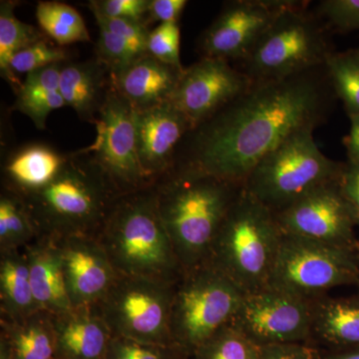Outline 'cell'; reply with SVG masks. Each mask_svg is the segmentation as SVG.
<instances>
[{"label":"cell","instance_id":"8","mask_svg":"<svg viewBox=\"0 0 359 359\" xmlns=\"http://www.w3.org/2000/svg\"><path fill=\"white\" fill-rule=\"evenodd\" d=\"M230 278L205 263L183 273L175 285L172 341L190 358L212 335L231 325L244 297Z\"/></svg>","mask_w":359,"mask_h":359},{"label":"cell","instance_id":"31","mask_svg":"<svg viewBox=\"0 0 359 359\" xmlns=\"http://www.w3.org/2000/svg\"><path fill=\"white\" fill-rule=\"evenodd\" d=\"M259 346L231 325H226L189 359H259Z\"/></svg>","mask_w":359,"mask_h":359},{"label":"cell","instance_id":"38","mask_svg":"<svg viewBox=\"0 0 359 359\" xmlns=\"http://www.w3.org/2000/svg\"><path fill=\"white\" fill-rule=\"evenodd\" d=\"M149 4L150 0H92L88 2V6L108 18L138 21L147 26Z\"/></svg>","mask_w":359,"mask_h":359},{"label":"cell","instance_id":"19","mask_svg":"<svg viewBox=\"0 0 359 359\" xmlns=\"http://www.w3.org/2000/svg\"><path fill=\"white\" fill-rule=\"evenodd\" d=\"M56 359H105L113 334L94 308L52 316Z\"/></svg>","mask_w":359,"mask_h":359},{"label":"cell","instance_id":"28","mask_svg":"<svg viewBox=\"0 0 359 359\" xmlns=\"http://www.w3.org/2000/svg\"><path fill=\"white\" fill-rule=\"evenodd\" d=\"M35 15L45 34L59 46L90 41V34L83 18L76 9L68 4L58 1H39Z\"/></svg>","mask_w":359,"mask_h":359},{"label":"cell","instance_id":"34","mask_svg":"<svg viewBox=\"0 0 359 359\" xmlns=\"http://www.w3.org/2000/svg\"><path fill=\"white\" fill-rule=\"evenodd\" d=\"M181 29L178 22L161 23L149 33L147 53L173 67L184 69L181 62Z\"/></svg>","mask_w":359,"mask_h":359},{"label":"cell","instance_id":"1","mask_svg":"<svg viewBox=\"0 0 359 359\" xmlns=\"http://www.w3.org/2000/svg\"><path fill=\"white\" fill-rule=\"evenodd\" d=\"M335 100L325 65L285 79L254 82L186 135L172 169L244 186L255 167L292 134L327 121Z\"/></svg>","mask_w":359,"mask_h":359},{"label":"cell","instance_id":"13","mask_svg":"<svg viewBox=\"0 0 359 359\" xmlns=\"http://www.w3.org/2000/svg\"><path fill=\"white\" fill-rule=\"evenodd\" d=\"M275 215L283 235L359 250L358 224L339 180L313 189Z\"/></svg>","mask_w":359,"mask_h":359},{"label":"cell","instance_id":"17","mask_svg":"<svg viewBox=\"0 0 359 359\" xmlns=\"http://www.w3.org/2000/svg\"><path fill=\"white\" fill-rule=\"evenodd\" d=\"M136 146L142 170L152 185L173 167L177 151L192 125L168 101L135 113Z\"/></svg>","mask_w":359,"mask_h":359},{"label":"cell","instance_id":"43","mask_svg":"<svg viewBox=\"0 0 359 359\" xmlns=\"http://www.w3.org/2000/svg\"><path fill=\"white\" fill-rule=\"evenodd\" d=\"M323 359H359V348L334 351L323 355Z\"/></svg>","mask_w":359,"mask_h":359},{"label":"cell","instance_id":"20","mask_svg":"<svg viewBox=\"0 0 359 359\" xmlns=\"http://www.w3.org/2000/svg\"><path fill=\"white\" fill-rule=\"evenodd\" d=\"M113 86L109 68L99 59L67 60L60 71V91L66 103L83 121L95 124Z\"/></svg>","mask_w":359,"mask_h":359},{"label":"cell","instance_id":"45","mask_svg":"<svg viewBox=\"0 0 359 359\" xmlns=\"http://www.w3.org/2000/svg\"><path fill=\"white\" fill-rule=\"evenodd\" d=\"M358 292H359V287H358Z\"/></svg>","mask_w":359,"mask_h":359},{"label":"cell","instance_id":"42","mask_svg":"<svg viewBox=\"0 0 359 359\" xmlns=\"http://www.w3.org/2000/svg\"><path fill=\"white\" fill-rule=\"evenodd\" d=\"M349 120L351 129L344 140L346 149L347 162L359 164V116L349 117Z\"/></svg>","mask_w":359,"mask_h":359},{"label":"cell","instance_id":"6","mask_svg":"<svg viewBox=\"0 0 359 359\" xmlns=\"http://www.w3.org/2000/svg\"><path fill=\"white\" fill-rule=\"evenodd\" d=\"M308 6L309 2L290 0L241 62L240 69L252 83L285 79L325 65L334 51L328 27Z\"/></svg>","mask_w":359,"mask_h":359},{"label":"cell","instance_id":"4","mask_svg":"<svg viewBox=\"0 0 359 359\" xmlns=\"http://www.w3.org/2000/svg\"><path fill=\"white\" fill-rule=\"evenodd\" d=\"M95 238L118 275L167 283L183 276L154 185L120 195Z\"/></svg>","mask_w":359,"mask_h":359},{"label":"cell","instance_id":"37","mask_svg":"<svg viewBox=\"0 0 359 359\" xmlns=\"http://www.w3.org/2000/svg\"><path fill=\"white\" fill-rule=\"evenodd\" d=\"M95 18L97 25L105 26L111 32L128 41L139 53L147 54V41L150 29L145 23L124 18H108L97 9L88 6Z\"/></svg>","mask_w":359,"mask_h":359},{"label":"cell","instance_id":"29","mask_svg":"<svg viewBox=\"0 0 359 359\" xmlns=\"http://www.w3.org/2000/svg\"><path fill=\"white\" fill-rule=\"evenodd\" d=\"M325 66L335 96L344 103L348 117L359 116V47L332 52Z\"/></svg>","mask_w":359,"mask_h":359},{"label":"cell","instance_id":"10","mask_svg":"<svg viewBox=\"0 0 359 359\" xmlns=\"http://www.w3.org/2000/svg\"><path fill=\"white\" fill-rule=\"evenodd\" d=\"M175 285L118 275L107 294L93 308L115 337L174 346L170 320Z\"/></svg>","mask_w":359,"mask_h":359},{"label":"cell","instance_id":"22","mask_svg":"<svg viewBox=\"0 0 359 359\" xmlns=\"http://www.w3.org/2000/svg\"><path fill=\"white\" fill-rule=\"evenodd\" d=\"M311 344L334 351L359 348V292L351 297L323 295L311 301Z\"/></svg>","mask_w":359,"mask_h":359},{"label":"cell","instance_id":"2","mask_svg":"<svg viewBox=\"0 0 359 359\" xmlns=\"http://www.w3.org/2000/svg\"><path fill=\"white\" fill-rule=\"evenodd\" d=\"M163 224L184 273L207 263L219 228L243 186L172 169L154 183Z\"/></svg>","mask_w":359,"mask_h":359},{"label":"cell","instance_id":"36","mask_svg":"<svg viewBox=\"0 0 359 359\" xmlns=\"http://www.w3.org/2000/svg\"><path fill=\"white\" fill-rule=\"evenodd\" d=\"M316 13L328 28L339 32H359V0H325Z\"/></svg>","mask_w":359,"mask_h":359},{"label":"cell","instance_id":"9","mask_svg":"<svg viewBox=\"0 0 359 359\" xmlns=\"http://www.w3.org/2000/svg\"><path fill=\"white\" fill-rule=\"evenodd\" d=\"M346 285L359 287V250L283 235L269 287L313 301Z\"/></svg>","mask_w":359,"mask_h":359},{"label":"cell","instance_id":"5","mask_svg":"<svg viewBox=\"0 0 359 359\" xmlns=\"http://www.w3.org/2000/svg\"><path fill=\"white\" fill-rule=\"evenodd\" d=\"M283 233L271 210L242 192L224 219L207 263L244 292L269 287Z\"/></svg>","mask_w":359,"mask_h":359},{"label":"cell","instance_id":"27","mask_svg":"<svg viewBox=\"0 0 359 359\" xmlns=\"http://www.w3.org/2000/svg\"><path fill=\"white\" fill-rule=\"evenodd\" d=\"M18 4V1L14 0L0 2V72L15 92L22 83L11 72V60L18 52L45 39L43 33L36 27L16 18L14 8Z\"/></svg>","mask_w":359,"mask_h":359},{"label":"cell","instance_id":"46","mask_svg":"<svg viewBox=\"0 0 359 359\" xmlns=\"http://www.w3.org/2000/svg\"><path fill=\"white\" fill-rule=\"evenodd\" d=\"M53 359H56V358H53Z\"/></svg>","mask_w":359,"mask_h":359},{"label":"cell","instance_id":"24","mask_svg":"<svg viewBox=\"0 0 359 359\" xmlns=\"http://www.w3.org/2000/svg\"><path fill=\"white\" fill-rule=\"evenodd\" d=\"M37 311L25 250L0 252V320H20Z\"/></svg>","mask_w":359,"mask_h":359},{"label":"cell","instance_id":"15","mask_svg":"<svg viewBox=\"0 0 359 359\" xmlns=\"http://www.w3.org/2000/svg\"><path fill=\"white\" fill-rule=\"evenodd\" d=\"M242 70L223 59L202 57L185 68L171 98L192 129L207 121L252 86Z\"/></svg>","mask_w":359,"mask_h":359},{"label":"cell","instance_id":"21","mask_svg":"<svg viewBox=\"0 0 359 359\" xmlns=\"http://www.w3.org/2000/svg\"><path fill=\"white\" fill-rule=\"evenodd\" d=\"M25 252L29 266L33 297L40 311L54 316L72 309L54 241L37 238L25 248Z\"/></svg>","mask_w":359,"mask_h":359},{"label":"cell","instance_id":"35","mask_svg":"<svg viewBox=\"0 0 359 359\" xmlns=\"http://www.w3.org/2000/svg\"><path fill=\"white\" fill-rule=\"evenodd\" d=\"M105 359H189L177 347L156 346L115 337L108 346Z\"/></svg>","mask_w":359,"mask_h":359},{"label":"cell","instance_id":"41","mask_svg":"<svg viewBox=\"0 0 359 359\" xmlns=\"http://www.w3.org/2000/svg\"><path fill=\"white\" fill-rule=\"evenodd\" d=\"M339 186L353 209L359 229V164L346 162L339 179Z\"/></svg>","mask_w":359,"mask_h":359},{"label":"cell","instance_id":"39","mask_svg":"<svg viewBox=\"0 0 359 359\" xmlns=\"http://www.w3.org/2000/svg\"><path fill=\"white\" fill-rule=\"evenodd\" d=\"M313 344H273L259 346V359H323Z\"/></svg>","mask_w":359,"mask_h":359},{"label":"cell","instance_id":"44","mask_svg":"<svg viewBox=\"0 0 359 359\" xmlns=\"http://www.w3.org/2000/svg\"><path fill=\"white\" fill-rule=\"evenodd\" d=\"M0 359H13L8 346L1 339H0Z\"/></svg>","mask_w":359,"mask_h":359},{"label":"cell","instance_id":"7","mask_svg":"<svg viewBox=\"0 0 359 359\" xmlns=\"http://www.w3.org/2000/svg\"><path fill=\"white\" fill-rule=\"evenodd\" d=\"M316 128L292 134L250 172L245 192L273 214L323 184L339 181L346 163L327 157L314 140Z\"/></svg>","mask_w":359,"mask_h":359},{"label":"cell","instance_id":"30","mask_svg":"<svg viewBox=\"0 0 359 359\" xmlns=\"http://www.w3.org/2000/svg\"><path fill=\"white\" fill-rule=\"evenodd\" d=\"M36 238L22 201L4 189L0 196V252L25 250Z\"/></svg>","mask_w":359,"mask_h":359},{"label":"cell","instance_id":"23","mask_svg":"<svg viewBox=\"0 0 359 359\" xmlns=\"http://www.w3.org/2000/svg\"><path fill=\"white\" fill-rule=\"evenodd\" d=\"M67 154L46 144H28L18 149L4 163V189L16 195L39 190L57 176Z\"/></svg>","mask_w":359,"mask_h":359},{"label":"cell","instance_id":"40","mask_svg":"<svg viewBox=\"0 0 359 359\" xmlns=\"http://www.w3.org/2000/svg\"><path fill=\"white\" fill-rule=\"evenodd\" d=\"M187 4V0H150L148 26L151 22H178Z\"/></svg>","mask_w":359,"mask_h":359},{"label":"cell","instance_id":"32","mask_svg":"<svg viewBox=\"0 0 359 359\" xmlns=\"http://www.w3.org/2000/svg\"><path fill=\"white\" fill-rule=\"evenodd\" d=\"M68 57L69 53L66 49L43 39L18 52L11 60V70L14 75L29 74L47 66L65 62Z\"/></svg>","mask_w":359,"mask_h":359},{"label":"cell","instance_id":"12","mask_svg":"<svg viewBox=\"0 0 359 359\" xmlns=\"http://www.w3.org/2000/svg\"><path fill=\"white\" fill-rule=\"evenodd\" d=\"M231 325L257 346L311 344V301L271 287L247 292Z\"/></svg>","mask_w":359,"mask_h":359},{"label":"cell","instance_id":"25","mask_svg":"<svg viewBox=\"0 0 359 359\" xmlns=\"http://www.w3.org/2000/svg\"><path fill=\"white\" fill-rule=\"evenodd\" d=\"M0 339L8 346L13 359L55 358V330L50 313L37 311L20 320H0Z\"/></svg>","mask_w":359,"mask_h":359},{"label":"cell","instance_id":"18","mask_svg":"<svg viewBox=\"0 0 359 359\" xmlns=\"http://www.w3.org/2000/svg\"><path fill=\"white\" fill-rule=\"evenodd\" d=\"M184 70L147 53L112 74V79L115 88L135 110H147L171 100Z\"/></svg>","mask_w":359,"mask_h":359},{"label":"cell","instance_id":"3","mask_svg":"<svg viewBox=\"0 0 359 359\" xmlns=\"http://www.w3.org/2000/svg\"><path fill=\"white\" fill-rule=\"evenodd\" d=\"M16 196L22 201L37 238L57 240L96 237L120 194L81 149L67 154L65 166L48 185Z\"/></svg>","mask_w":359,"mask_h":359},{"label":"cell","instance_id":"33","mask_svg":"<svg viewBox=\"0 0 359 359\" xmlns=\"http://www.w3.org/2000/svg\"><path fill=\"white\" fill-rule=\"evenodd\" d=\"M99 37L96 44V58L107 66L111 74H116L145 54L136 49L122 37L103 25H98Z\"/></svg>","mask_w":359,"mask_h":359},{"label":"cell","instance_id":"26","mask_svg":"<svg viewBox=\"0 0 359 359\" xmlns=\"http://www.w3.org/2000/svg\"><path fill=\"white\" fill-rule=\"evenodd\" d=\"M62 63L29 73L16 91L14 109L29 117L35 127L40 130L46 127L47 117L52 111L66 106L60 91Z\"/></svg>","mask_w":359,"mask_h":359},{"label":"cell","instance_id":"14","mask_svg":"<svg viewBox=\"0 0 359 359\" xmlns=\"http://www.w3.org/2000/svg\"><path fill=\"white\" fill-rule=\"evenodd\" d=\"M290 0L226 2L201 37L203 57L242 62Z\"/></svg>","mask_w":359,"mask_h":359},{"label":"cell","instance_id":"11","mask_svg":"<svg viewBox=\"0 0 359 359\" xmlns=\"http://www.w3.org/2000/svg\"><path fill=\"white\" fill-rule=\"evenodd\" d=\"M135 113L136 110L113 83L94 124L96 140L84 148L120 195L152 186L137 153Z\"/></svg>","mask_w":359,"mask_h":359},{"label":"cell","instance_id":"16","mask_svg":"<svg viewBox=\"0 0 359 359\" xmlns=\"http://www.w3.org/2000/svg\"><path fill=\"white\" fill-rule=\"evenodd\" d=\"M53 241L72 308H93L118 276L109 257L93 236H71Z\"/></svg>","mask_w":359,"mask_h":359}]
</instances>
